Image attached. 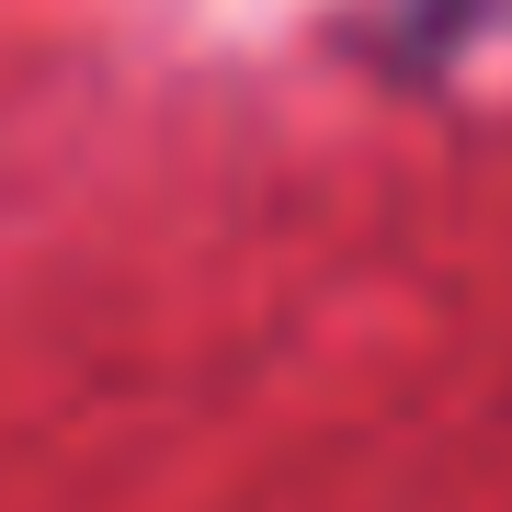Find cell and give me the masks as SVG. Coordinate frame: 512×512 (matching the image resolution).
<instances>
[{
    "instance_id": "cell-1",
    "label": "cell",
    "mask_w": 512,
    "mask_h": 512,
    "mask_svg": "<svg viewBox=\"0 0 512 512\" xmlns=\"http://www.w3.org/2000/svg\"><path fill=\"white\" fill-rule=\"evenodd\" d=\"M478 23H512V0H410L421 46H456V35H478Z\"/></svg>"
}]
</instances>
